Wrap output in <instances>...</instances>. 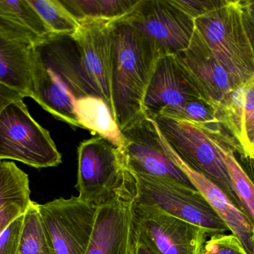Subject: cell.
<instances>
[{
  "label": "cell",
  "instance_id": "20",
  "mask_svg": "<svg viewBox=\"0 0 254 254\" xmlns=\"http://www.w3.org/2000/svg\"><path fill=\"white\" fill-rule=\"evenodd\" d=\"M31 201L28 174L13 162L0 161V234Z\"/></svg>",
  "mask_w": 254,
  "mask_h": 254
},
{
  "label": "cell",
  "instance_id": "23",
  "mask_svg": "<svg viewBox=\"0 0 254 254\" xmlns=\"http://www.w3.org/2000/svg\"><path fill=\"white\" fill-rule=\"evenodd\" d=\"M177 120L198 127L210 135L220 139L235 153L239 154L237 144L218 119L216 109L202 98H197L187 102Z\"/></svg>",
  "mask_w": 254,
  "mask_h": 254
},
{
  "label": "cell",
  "instance_id": "26",
  "mask_svg": "<svg viewBox=\"0 0 254 254\" xmlns=\"http://www.w3.org/2000/svg\"><path fill=\"white\" fill-rule=\"evenodd\" d=\"M28 1L54 35H72L80 28L79 21L61 3V0Z\"/></svg>",
  "mask_w": 254,
  "mask_h": 254
},
{
  "label": "cell",
  "instance_id": "21",
  "mask_svg": "<svg viewBox=\"0 0 254 254\" xmlns=\"http://www.w3.org/2000/svg\"><path fill=\"white\" fill-rule=\"evenodd\" d=\"M74 112L81 128L122 147L124 138L122 130L115 119L109 104L98 96H86L76 100Z\"/></svg>",
  "mask_w": 254,
  "mask_h": 254
},
{
  "label": "cell",
  "instance_id": "15",
  "mask_svg": "<svg viewBox=\"0 0 254 254\" xmlns=\"http://www.w3.org/2000/svg\"><path fill=\"white\" fill-rule=\"evenodd\" d=\"M221 123L246 161L254 158V79L224 97L216 109Z\"/></svg>",
  "mask_w": 254,
  "mask_h": 254
},
{
  "label": "cell",
  "instance_id": "8",
  "mask_svg": "<svg viewBox=\"0 0 254 254\" xmlns=\"http://www.w3.org/2000/svg\"><path fill=\"white\" fill-rule=\"evenodd\" d=\"M140 32L161 56L176 55L189 46L195 32V20L171 0H139L123 17Z\"/></svg>",
  "mask_w": 254,
  "mask_h": 254
},
{
  "label": "cell",
  "instance_id": "32",
  "mask_svg": "<svg viewBox=\"0 0 254 254\" xmlns=\"http://www.w3.org/2000/svg\"><path fill=\"white\" fill-rule=\"evenodd\" d=\"M132 254H158L154 252L143 240L137 237L135 234V242Z\"/></svg>",
  "mask_w": 254,
  "mask_h": 254
},
{
  "label": "cell",
  "instance_id": "13",
  "mask_svg": "<svg viewBox=\"0 0 254 254\" xmlns=\"http://www.w3.org/2000/svg\"><path fill=\"white\" fill-rule=\"evenodd\" d=\"M201 95L191 83L175 55L159 57L143 102V111L153 118L178 119L187 102Z\"/></svg>",
  "mask_w": 254,
  "mask_h": 254
},
{
  "label": "cell",
  "instance_id": "12",
  "mask_svg": "<svg viewBox=\"0 0 254 254\" xmlns=\"http://www.w3.org/2000/svg\"><path fill=\"white\" fill-rule=\"evenodd\" d=\"M135 234L158 254H199L209 235L196 225L147 207H134Z\"/></svg>",
  "mask_w": 254,
  "mask_h": 254
},
{
  "label": "cell",
  "instance_id": "34",
  "mask_svg": "<svg viewBox=\"0 0 254 254\" xmlns=\"http://www.w3.org/2000/svg\"><path fill=\"white\" fill-rule=\"evenodd\" d=\"M249 165H250L251 171H252V176H251L254 181V158L252 161H249Z\"/></svg>",
  "mask_w": 254,
  "mask_h": 254
},
{
  "label": "cell",
  "instance_id": "2",
  "mask_svg": "<svg viewBox=\"0 0 254 254\" xmlns=\"http://www.w3.org/2000/svg\"><path fill=\"white\" fill-rule=\"evenodd\" d=\"M195 30L237 86L254 79V52L243 25L240 0L195 19Z\"/></svg>",
  "mask_w": 254,
  "mask_h": 254
},
{
  "label": "cell",
  "instance_id": "29",
  "mask_svg": "<svg viewBox=\"0 0 254 254\" xmlns=\"http://www.w3.org/2000/svg\"><path fill=\"white\" fill-rule=\"evenodd\" d=\"M24 214L18 216L0 234V254H17Z\"/></svg>",
  "mask_w": 254,
  "mask_h": 254
},
{
  "label": "cell",
  "instance_id": "18",
  "mask_svg": "<svg viewBox=\"0 0 254 254\" xmlns=\"http://www.w3.org/2000/svg\"><path fill=\"white\" fill-rule=\"evenodd\" d=\"M0 35L33 46L55 36L28 0H0Z\"/></svg>",
  "mask_w": 254,
  "mask_h": 254
},
{
  "label": "cell",
  "instance_id": "24",
  "mask_svg": "<svg viewBox=\"0 0 254 254\" xmlns=\"http://www.w3.org/2000/svg\"><path fill=\"white\" fill-rule=\"evenodd\" d=\"M17 254H54L39 213L38 204L35 201L30 202L24 213Z\"/></svg>",
  "mask_w": 254,
  "mask_h": 254
},
{
  "label": "cell",
  "instance_id": "3",
  "mask_svg": "<svg viewBox=\"0 0 254 254\" xmlns=\"http://www.w3.org/2000/svg\"><path fill=\"white\" fill-rule=\"evenodd\" d=\"M152 119L178 156L219 186L234 205L246 214L222 157L220 146L222 140L190 122L162 116Z\"/></svg>",
  "mask_w": 254,
  "mask_h": 254
},
{
  "label": "cell",
  "instance_id": "25",
  "mask_svg": "<svg viewBox=\"0 0 254 254\" xmlns=\"http://www.w3.org/2000/svg\"><path fill=\"white\" fill-rule=\"evenodd\" d=\"M222 157L226 164L234 190L244 208L245 213L254 224V181L244 169L235 152L224 142L220 143Z\"/></svg>",
  "mask_w": 254,
  "mask_h": 254
},
{
  "label": "cell",
  "instance_id": "27",
  "mask_svg": "<svg viewBox=\"0 0 254 254\" xmlns=\"http://www.w3.org/2000/svg\"><path fill=\"white\" fill-rule=\"evenodd\" d=\"M199 254H249L235 236L216 234L210 235Z\"/></svg>",
  "mask_w": 254,
  "mask_h": 254
},
{
  "label": "cell",
  "instance_id": "17",
  "mask_svg": "<svg viewBox=\"0 0 254 254\" xmlns=\"http://www.w3.org/2000/svg\"><path fill=\"white\" fill-rule=\"evenodd\" d=\"M34 101L58 120L80 127L74 112L76 98L55 71L33 52Z\"/></svg>",
  "mask_w": 254,
  "mask_h": 254
},
{
  "label": "cell",
  "instance_id": "31",
  "mask_svg": "<svg viewBox=\"0 0 254 254\" xmlns=\"http://www.w3.org/2000/svg\"><path fill=\"white\" fill-rule=\"evenodd\" d=\"M241 7V5H240ZM242 16H243V25L246 28L248 37L250 40L251 44L254 52V14L249 13L244 9L242 8Z\"/></svg>",
  "mask_w": 254,
  "mask_h": 254
},
{
  "label": "cell",
  "instance_id": "19",
  "mask_svg": "<svg viewBox=\"0 0 254 254\" xmlns=\"http://www.w3.org/2000/svg\"><path fill=\"white\" fill-rule=\"evenodd\" d=\"M32 57L33 46L0 35V84L34 100Z\"/></svg>",
  "mask_w": 254,
  "mask_h": 254
},
{
  "label": "cell",
  "instance_id": "7",
  "mask_svg": "<svg viewBox=\"0 0 254 254\" xmlns=\"http://www.w3.org/2000/svg\"><path fill=\"white\" fill-rule=\"evenodd\" d=\"M135 196L134 177L125 169L114 193L98 206L93 232L85 254H132Z\"/></svg>",
  "mask_w": 254,
  "mask_h": 254
},
{
  "label": "cell",
  "instance_id": "30",
  "mask_svg": "<svg viewBox=\"0 0 254 254\" xmlns=\"http://www.w3.org/2000/svg\"><path fill=\"white\" fill-rule=\"evenodd\" d=\"M25 98V97L18 91L10 89L0 84V112L10 102L24 99Z\"/></svg>",
  "mask_w": 254,
  "mask_h": 254
},
{
  "label": "cell",
  "instance_id": "28",
  "mask_svg": "<svg viewBox=\"0 0 254 254\" xmlns=\"http://www.w3.org/2000/svg\"><path fill=\"white\" fill-rule=\"evenodd\" d=\"M185 14L195 20L228 3V0H171Z\"/></svg>",
  "mask_w": 254,
  "mask_h": 254
},
{
  "label": "cell",
  "instance_id": "1",
  "mask_svg": "<svg viewBox=\"0 0 254 254\" xmlns=\"http://www.w3.org/2000/svg\"><path fill=\"white\" fill-rule=\"evenodd\" d=\"M161 55L126 20L113 27L112 112L124 130L143 114V102L155 64Z\"/></svg>",
  "mask_w": 254,
  "mask_h": 254
},
{
  "label": "cell",
  "instance_id": "33",
  "mask_svg": "<svg viewBox=\"0 0 254 254\" xmlns=\"http://www.w3.org/2000/svg\"><path fill=\"white\" fill-rule=\"evenodd\" d=\"M240 4L242 8L249 13L254 14V1L252 0H240Z\"/></svg>",
  "mask_w": 254,
  "mask_h": 254
},
{
  "label": "cell",
  "instance_id": "14",
  "mask_svg": "<svg viewBox=\"0 0 254 254\" xmlns=\"http://www.w3.org/2000/svg\"><path fill=\"white\" fill-rule=\"evenodd\" d=\"M175 55L201 98L215 109L238 87L196 30L188 47Z\"/></svg>",
  "mask_w": 254,
  "mask_h": 254
},
{
  "label": "cell",
  "instance_id": "22",
  "mask_svg": "<svg viewBox=\"0 0 254 254\" xmlns=\"http://www.w3.org/2000/svg\"><path fill=\"white\" fill-rule=\"evenodd\" d=\"M68 11L80 20L119 19L128 15L139 0H61Z\"/></svg>",
  "mask_w": 254,
  "mask_h": 254
},
{
  "label": "cell",
  "instance_id": "4",
  "mask_svg": "<svg viewBox=\"0 0 254 254\" xmlns=\"http://www.w3.org/2000/svg\"><path fill=\"white\" fill-rule=\"evenodd\" d=\"M19 161L35 169L59 166L62 155L49 131L31 116L23 99L0 112V161Z\"/></svg>",
  "mask_w": 254,
  "mask_h": 254
},
{
  "label": "cell",
  "instance_id": "6",
  "mask_svg": "<svg viewBox=\"0 0 254 254\" xmlns=\"http://www.w3.org/2000/svg\"><path fill=\"white\" fill-rule=\"evenodd\" d=\"M122 131L124 142L119 149L125 169L195 189L173 160L168 143L152 118L143 113Z\"/></svg>",
  "mask_w": 254,
  "mask_h": 254
},
{
  "label": "cell",
  "instance_id": "10",
  "mask_svg": "<svg viewBox=\"0 0 254 254\" xmlns=\"http://www.w3.org/2000/svg\"><path fill=\"white\" fill-rule=\"evenodd\" d=\"M77 153V197L98 207L113 195L123 178L120 149L99 137L82 142Z\"/></svg>",
  "mask_w": 254,
  "mask_h": 254
},
{
  "label": "cell",
  "instance_id": "11",
  "mask_svg": "<svg viewBox=\"0 0 254 254\" xmlns=\"http://www.w3.org/2000/svg\"><path fill=\"white\" fill-rule=\"evenodd\" d=\"M116 20V19H115ZM114 19H80V28L71 35L80 68L99 96L112 104L113 27Z\"/></svg>",
  "mask_w": 254,
  "mask_h": 254
},
{
  "label": "cell",
  "instance_id": "5",
  "mask_svg": "<svg viewBox=\"0 0 254 254\" xmlns=\"http://www.w3.org/2000/svg\"><path fill=\"white\" fill-rule=\"evenodd\" d=\"M132 174L135 206L147 207L199 227L209 235L229 231L214 209L196 189L172 180Z\"/></svg>",
  "mask_w": 254,
  "mask_h": 254
},
{
  "label": "cell",
  "instance_id": "16",
  "mask_svg": "<svg viewBox=\"0 0 254 254\" xmlns=\"http://www.w3.org/2000/svg\"><path fill=\"white\" fill-rule=\"evenodd\" d=\"M169 146V144H168ZM171 156L249 254H254V224L213 182L190 167L169 146Z\"/></svg>",
  "mask_w": 254,
  "mask_h": 254
},
{
  "label": "cell",
  "instance_id": "9",
  "mask_svg": "<svg viewBox=\"0 0 254 254\" xmlns=\"http://www.w3.org/2000/svg\"><path fill=\"white\" fill-rule=\"evenodd\" d=\"M97 206L78 197L39 204L46 237L54 254H85L96 219Z\"/></svg>",
  "mask_w": 254,
  "mask_h": 254
}]
</instances>
